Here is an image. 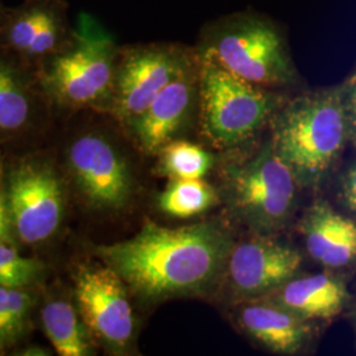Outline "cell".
Segmentation results:
<instances>
[{
  "label": "cell",
  "instance_id": "obj_7",
  "mask_svg": "<svg viewBox=\"0 0 356 356\" xmlns=\"http://www.w3.org/2000/svg\"><path fill=\"white\" fill-rule=\"evenodd\" d=\"M7 207L16 235L23 242H44L57 231L63 219L60 181L45 166H19L10 177Z\"/></svg>",
  "mask_w": 356,
  "mask_h": 356
},
{
  "label": "cell",
  "instance_id": "obj_8",
  "mask_svg": "<svg viewBox=\"0 0 356 356\" xmlns=\"http://www.w3.org/2000/svg\"><path fill=\"white\" fill-rule=\"evenodd\" d=\"M78 310L83 323L113 347H124L134 334L126 282L108 266L81 268L76 276Z\"/></svg>",
  "mask_w": 356,
  "mask_h": 356
},
{
  "label": "cell",
  "instance_id": "obj_22",
  "mask_svg": "<svg viewBox=\"0 0 356 356\" xmlns=\"http://www.w3.org/2000/svg\"><path fill=\"white\" fill-rule=\"evenodd\" d=\"M0 268L22 276L29 284L38 277L41 264L38 260L23 257L15 248L6 245L4 243L0 244Z\"/></svg>",
  "mask_w": 356,
  "mask_h": 356
},
{
  "label": "cell",
  "instance_id": "obj_3",
  "mask_svg": "<svg viewBox=\"0 0 356 356\" xmlns=\"http://www.w3.org/2000/svg\"><path fill=\"white\" fill-rule=\"evenodd\" d=\"M197 53L260 88H281L297 81L285 31L263 13L242 11L209 23Z\"/></svg>",
  "mask_w": 356,
  "mask_h": 356
},
{
  "label": "cell",
  "instance_id": "obj_13",
  "mask_svg": "<svg viewBox=\"0 0 356 356\" xmlns=\"http://www.w3.org/2000/svg\"><path fill=\"white\" fill-rule=\"evenodd\" d=\"M309 254L323 267H350L356 263V222L330 204L317 202L301 222Z\"/></svg>",
  "mask_w": 356,
  "mask_h": 356
},
{
  "label": "cell",
  "instance_id": "obj_10",
  "mask_svg": "<svg viewBox=\"0 0 356 356\" xmlns=\"http://www.w3.org/2000/svg\"><path fill=\"white\" fill-rule=\"evenodd\" d=\"M69 164L90 202L102 209H122L131 197L127 165L108 141L97 135L79 138L70 147Z\"/></svg>",
  "mask_w": 356,
  "mask_h": 356
},
{
  "label": "cell",
  "instance_id": "obj_9",
  "mask_svg": "<svg viewBox=\"0 0 356 356\" xmlns=\"http://www.w3.org/2000/svg\"><path fill=\"white\" fill-rule=\"evenodd\" d=\"M197 53L177 47H148L128 53L116 76V110L134 122Z\"/></svg>",
  "mask_w": 356,
  "mask_h": 356
},
{
  "label": "cell",
  "instance_id": "obj_16",
  "mask_svg": "<svg viewBox=\"0 0 356 356\" xmlns=\"http://www.w3.org/2000/svg\"><path fill=\"white\" fill-rule=\"evenodd\" d=\"M44 329L61 356H85L90 346L74 307L65 301H51L42 310Z\"/></svg>",
  "mask_w": 356,
  "mask_h": 356
},
{
  "label": "cell",
  "instance_id": "obj_11",
  "mask_svg": "<svg viewBox=\"0 0 356 356\" xmlns=\"http://www.w3.org/2000/svg\"><path fill=\"white\" fill-rule=\"evenodd\" d=\"M301 261L300 252L288 245L270 239H251L231 248L226 267L236 292L257 296L291 280Z\"/></svg>",
  "mask_w": 356,
  "mask_h": 356
},
{
  "label": "cell",
  "instance_id": "obj_12",
  "mask_svg": "<svg viewBox=\"0 0 356 356\" xmlns=\"http://www.w3.org/2000/svg\"><path fill=\"white\" fill-rule=\"evenodd\" d=\"M197 63L198 54L132 122L147 152L161 151L191 116V108L200 98V65L198 70L194 69Z\"/></svg>",
  "mask_w": 356,
  "mask_h": 356
},
{
  "label": "cell",
  "instance_id": "obj_4",
  "mask_svg": "<svg viewBox=\"0 0 356 356\" xmlns=\"http://www.w3.org/2000/svg\"><path fill=\"white\" fill-rule=\"evenodd\" d=\"M198 102L204 138L219 148L248 140L272 119L282 104L280 97L231 74L210 57L198 54Z\"/></svg>",
  "mask_w": 356,
  "mask_h": 356
},
{
  "label": "cell",
  "instance_id": "obj_17",
  "mask_svg": "<svg viewBox=\"0 0 356 356\" xmlns=\"http://www.w3.org/2000/svg\"><path fill=\"white\" fill-rule=\"evenodd\" d=\"M216 191L201 179H173L160 197V207L168 216L191 218L214 206Z\"/></svg>",
  "mask_w": 356,
  "mask_h": 356
},
{
  "label": "cell",
  "instance_id": "obj_19",
  "mask_svg": "<svg viewBox=\"0 0 356 356\" xmlns=\"http://www.w3.org/2000/svg\"><path fill=\"white\" fill-rule=\"evenodd\" d=\"M29 115L26 91L13 70L0 63V129H17L24 126Z\"/></svg>",
  "mask_w": 356,
  "mask_h": 356
},
{
  "label": "cell",
  "instance_id": "obj_6",
  "mask_svg": "<svg viewBox=\"0 0 356 356\" xmlns=\"http://www.w3.org/2000/svg\"><path fill=\"white\" fill-rule=\"evenodd\" d=\"M297 178L268 144L250 163L231 172L234 206L252 226L281 227L292 214Z\"/></svg>",
  "mask_w": 356,
  "mask_h": 356
},
{
  "label": "cell",
  "instance_id": "obj_23",
  "mask_svg": "<svg viewBox=\"0 0 356 356\" xmlns=\"http://www.w3.org/2000/svg\"><path fill=\"white\" fill-rule=\"evenodd\" d=\"M58 36V24L54 19L53 13H48L44 22L38 29L35 38L32 40L29 48L26 49V54L29 56H41L51 51L57 42Z\"/></svg>",
  "mask_w": 356,
  "mask_h": 356
},
{
  "label": "cell",
  "instance_id": "obj_15",
  "mask_svg": "<svg viewBox=\"0 0 356 356\" xmlns=\"http://www.w3.org/2000/svg\"><path fill=\"white\" fill-rule=\"evenodd\" d=\"M239 323L259 343L277 354L298 353L307 337L305 319L277 302L243 306Z\"/></svg>",
  "mask_w": 356,
  "mask_h": 356
},
{
  "label": "cell",
  "instance_id": "obj_5",
  "mask_svg": "<svg viewBox=\"0 0 356 356\" xmlns=\"http://www.w3.org/2000/svg\"><path fill=\"white\" fill-rule=\"evenodd\" d=\"M76 38V48L54 61L48 81L64 102L83 106L102 99L113 88L115 44L86 15L81 16Z\"/></svg>",
  "mask_w": 356,
  "mask_h": 356
},
{
  "label": "cell",
  "instance_id": "obj_2",
  "mask_svg": "<svg viewBox=\"0 0 356 356\" xmlns=\"http://www.w3.org/2000/svg\"><path fill=\"white\" fill-rule=\"evenodd\" d=\"M269 122V145L306 188L318 186L327 177L350 143L339 85L282 103Z\"/></svg>",
  "mask_w": 356,
  "mask_h": 356
},
{
  "label": "cell",
  "instance_id": "obj_29",
  "mask_svg": "<svg viewBox=\"0 0 356 356\" xmlns=\"http://www.w3.org/2000/svg\"><path fill=\"white\" fill-rule=\"evenodd\" d=\"M354 319H355V326H356V312H355V316H354Z\"/></svg>",
  "mask_w": 356,
  "mask_h": 356
},
{
  "label": "cell",
  "instance_id": "obj_26",
  "mask_svg": "<svg viewBox=\"0 0 356 356\" xmlns=\"http://www.w3.org/2000/svg\"><path fill=\"white\" fill-rule=\"evenodd\" d=\"M7 202L4 197L0 194V244H4L8 236V225H10V214Z\"/></svg>",
  "mask_w": 356,
  "mask_h": 356
},
{
  "label": "cell",
  "instance_id": "obj_27",
  "mask_svg": "<svg viewBox=\"0 0 356 356\" xmlns=\"http://www.w3.org/2000/svg\"><path fill=\"white\" fill-rule=\"evenodd\" d=\"M7 294H8V289L0 286V337H4L6 310H7Z\"/></svg>",
  "mask_w": 356,
  "mask_h": 356
},
{
  "label": "cell",
  "instance_id": "obj_14",
  "mask_svg": "<svg viewBox=\"0 0 356 356\" xmlns=\"http://www.w3.org/2000/svg\"><path fill=\"white\" fill-rule=\"evenodd\" d=\"M277 289V304L305 321L334 318L343 312L350 300L343 281L329 273L291 279Z\"/></svg>",
  "mask_w": 356,
  "mask_h": 356
},
{
  "label": "cell",
  "instance_id": "obj_18",
  "mask_svg": "<svg viewBox=\"0 0 356 356\" xmlns=\"http://www.w3.org/2000/svg\"><path fill=\"white\" fill-rule=\"evenodd\" d=\"M161 165L173 179H201L210 169L211 157L197 144L170 141L161 148Z\"/></svg>",
  "mask_w": 356,
  "mask_h": 356
},
{
  "label": "cell",
  "instance_id": "obj_25",
  "mask_svg": "<svg viewBox=\"0 0 356 356\" xmlns=\"http://www.w3.org/2000/svg\"><path fill=\"white\" fill-rule=\"evenodd\" d=\"M339 193L344 206L356 216V163L344 172Z\"/></svg>",
  "mask_w": 356,
  "mask_h": 356
},
{
  "label": "cell",
  "instance_id": "obj_20",
  "mask_svg": "<svg viewBox=\"0 0 356 356\" xmlns=\"http://www.w3.org/2000/svg\"><path fill=\"white\" fill-rule=\"evenodd\" d=\"M47 15L48 11L36 8L24 13L15 22L10 31V41L16 49L26 51Z\"/></svg>",
  "mask_w": 356,
  "mask_h": 356
},
{
  "label": "cell",
  "instance_id": "obj_28",
  "mask_svg": "<svg viewBox=\"0 0 356 356\" xmlns=\"http://www.w3.org/2000/svg\"><path fill=\"white\" fill-rule=\"evenodd\" d=\"M1 351H3V346H1V342H0V354H1Z\"/></svg>",
  "mask_w": 356,
  "mask_h": 356
},
{
  "label": "cell",
  "instance_id": "obj_24",
  "mask_svg": "<svg viewBox=\"0 0 356 356\" xmlns=\"http://www.w3.org/2000/svg\"><path fill=\"white\" fill-rule=\"evenodd\" d=\"M339 88L348 126L350 143L356 145V67L342 83H339Z\"/></svg>",
  "mask_w": 356,
  "mask_h": 356
},
{
  "label": "cell",
  "instance_id": "obj_1",
  "mask_svg": "<svg viewBox=\"0 0 356 356\" xmlns=\"http://www.w3.org/2000/svg\"><path fill=\"white\" fill-rule=\"evenodd\" d=\"M231 248L229 235L213 223L169 229L145 220L135 236L97 252L134 292L163 300L209 288L226 267Z\"/></svg>",
  "mask_w": 356,
  "mask_h": 356
},
{
  "label": "cell",
  "instance_id": "obj_21",
  "mask_svg": "<svg viewBox=\"0 0 356 356\" xmlns=\"http://www.w3.org/2000/svg\"><path fill=\"white\" fill-rule=\"evenodd\" d=\"M31 297L20 288H11L7 294V310H6V326L4 337H10L22 330L29 310Z\"/></svg>",
  "mask_w": 356,
  "mask_h": 356
}]
</instances>
